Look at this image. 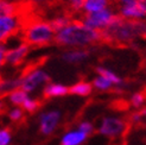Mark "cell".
Instances as JSON below:
<instances>
[{
  "label": "cell",
  "mask_w": 146,
  "mask_h": 145,
  "mask_svg": "<svg viewBox=\"0 0 146 145\" xmlns=\"http://www.w3.org/2000/svg\"><path fill=\"white\" fill-rule=\"evenodd\" d=\"M129 106L134 108V110H140V108L145 107L144 105L146 104V95L143 92H134L131 94V96L128 99Z\"/></svg>",
  "instance_id": "obj_22"
},
{
  "label": "cell",
  "mask_w": 146,
  "mask_h": 145,
  "mask_svg": "<svg viewBox=\"0 0 146 145\" xmlns=\"http://www.w3.org/2000/svg\"><path fill=\"white\" fill-rule=\"evenodd\" d=\"M116 7L121 6H131V5H137L140 4V0H114Z\"/></svg>",
  "instance_id": "obj_30"
},
{
  "label": "cell",
  "mask_w": 146,
  "mask_h": 145,
  "mask_svg": "<svg viewBox=\"0 0 146 145\" xmlns=\"http://www.w3.org/2000/svg\"><path fill=\"white\" fill-rule=\"evenodd\" d=\"M92 84H93L94 90L100 92V93H106V92H109L115 88L112 82H109L107 78H105L101 75L94 76V78L92 80Z\"/></svg>",
  "instance_id": "obj_19"
},
{
  "label": "cell",
  "mask_w": 146,
  "mask_h": 145,
  "mask_svg": "<svg viewBox=\"0 0 146 145\" xmlns=\"http://www.w3.org/2000/svg\"><path fill=\"white\" fill-rule=\"evenodd\" d=\"M128 121L134 125H146V107H143L140 110H134L129 114Z\"/></svg>",
  "instance_id": "obj_23"
},
{
  "label": "cell",
  "mask_w": 146,
  "mask_h": 145,
  "mask_svg": "<svg viewBox=\"0 0 146 145\" xmlns=\"http://www.w3.org/2000/svg\"><path fill=\"white\" fill-rule=\"evenodd\" d=\"M6 107V99H4L3 96H0V113H3V111Z\"/></svg>",
  "instance_id": "obj_32"
},
{
  "label": "cell",
  "mask_w": 146,
  "mask_h": 145,
  "mask_svg": "<svg viewBox=\"0 0 146 145\" xmlns=\"http://www.w3.org/2000/svg\"><path fill=\"white\" fill-rule=\"evenodd\" d=\"M12 139H13V136L9 128L6 127L0 128V145H11Z\"/></svg>",
  "instance_id": "obj_28"
},
{
  "label": "cell",
  "mask_w": 146,
  "mask_h": 145,
  "mask_svg": "<svg viewBox=\"0 0 146 145\" xmlns=\"http://www.w3.org/2000/svg\"><path fill=\"white\" fill-rule=\"evenodd\" d=\"M101 41L100 32L84 25L80 18H74L65 27L56 31L55 43L64 49H88Z\"/></svg>",
  "instance_id": "obj_1"
},
{
  "label": "cell",
  "mask_w": 146,
  "mask_h": 145,
  "mask_svg": "<svg viewBox=\"0 0 146 145\" xmlns=\"http://www.w3.org/2000/svg\"><path fill=\"white\" fill-rule=\"evenodd\" d=\"M140 5L143 6V9H144V11L146 12V0H140Z\"/></svg>",
  "instance_id": "obj_33"
},
{
  "label": "cell",
  "mask_w": 146,
  "mask_h": 145,
  "mask_svg": "<svg viewBox=\"0 0 146 145\" xmlns=\"http://www.w3.org/2000/svg\"><path fill=\"white\" fill-rule=\"evenodd\" d=\"M145 21H132L118 18L101 33L102 41L116 45H131L144 36Z\"/></svg>",
  "instance_id": "obj_2"
},
{
  "label": "cell",
  "mask_w": 146,
  "mask_h": 145,
  "mask_svg": "<svg viewBox=\"0 0 146 145\" xmlns=\"http://www.w3.org/2000/svg\"><path fill=\"white\" fill-rule=\"evenodd\" d=\"M7 44V43H6ZM31 51V47L25 43L24 41H20L16 44L9 45L7 44V55H6V64L12 67L21 66L26 60Z\"/></svg>",
  "instance_id": "obj_9"
},
{
  "label": "cell",
  "mask_w": 146,
  "mask_h": 145,
  "mask_svg": "<svg viewBox=\"0 0 146 145\" xmlns=\"http://www.w3.org/2000/svg\"><path fill=\"white\" fill-rule=\"evenodd\" d=\"M63 119V112L58 108H48L38 114L37 122L39 133L44 137L52 136L60 127Z\"/></svg>",
  "instance_id": "obj_7"
},
{
  "label": "cell",
  "mask_w": 146,
  "mask_h": 145,
  "mask_svg": "<svg viewBox=\"0 0 146 145\" xmlns=\"http://www.w3.org/2000/svg\"><path fill=\"white\" fill-rule=\"evenodd\" d=\"M27 1L35 7H43L51 3V0H27Z\"/></svg>",
  "instance_id": "obj_31"
},
{
  "label": "cell",
  "mask_w": 146,
  "mask_h": 145,
  "mask_svg": "<svg viewBox=\"0 0 146 145\" xmlns=\"http://www.w3.org/2000/svg\"><path fill=\"white\" fill-rule=\"evenodd\" d=\"M29 95H31V94L26 93L21 88H16L7 94L5 99H6V102H9L11 106L21 107V105L24 104V101L27 99Z\"/></svg>",
  "instance_id": "obj_17"
},
{
  "label": "cell",
  "mask_w": 146,
  "mask_h": 145,
  "mask_svg": "<svg viewBox=\"0 0 146 145\" xmlns=\"http://www.w3.org/2000/svg\"><path fill=\"white\" fill-rule=\"evenodd\" d=\"M76 127L80 130V131H82L84 134H87L88 137L92 136L94 132L96 131L95 125H94L90 120H81V121H78V124L76 125Z\"/></svg>",
  "instance_id": "obj_27"
},
{
  "label": "cell",
  "mask_w": 146,
  "mask_h": 145,
  "mask_svg": "<svg viewBox=\"0 0 146 145\" xmlns=\"http://www.w3.org/2000/svg\"><path fill=\"white\" fill-rule=\"evenodd\" d=\"M21 39L31 48H43L55 43L56 30L50 20L43 18H32L25 20L21 30Z\"/></svg>",
  "instance_id": "obj_3"
},
{
  "label": "cell",
  "mask_w": 146,
  "mask_h": 145,
  "mask_svg": "<svg viewBox=\"0 0 146 145\" xmlns=\"http://www.w3.org/2000/svg\"><path fill=\"white\" fill-rule=\"evenodd\" d=\"M96 75H101L105 78H107L109 82L113 83L115 88H119V87L123 84V78L119 74H116L115 71H113L112 69H109L107 67H102V66L96 67Z\"/></svg>",
  "instance_id": "obj_16"
},
{
  "label": "cell",
  "mask_w": 146,
  "mask_h": 145,
  "mask_svg": "<svg viewBox=\"0 0 146 145\" xmlns=\"http://www.w3.org/2000/svg\"><path fill=\"white\" fill-rule=\"evenodd\" d=\"M143 38L146 39V21H145V31H144V36H143Z\"/></svg>",
  "instance_id": "obj_34"
},
{
  "label": "cell",
  "mask_w": 146,
  "mask_h": 145,
  "mask_svg": "<svg viewBox=\"0 0 146 145\" xmlns=\"http://www.w3.org/2000/svg\"><path fill=\"white\" fill-rule=\"evenodd\" d=\"M16 88H19V77L0 80V96L7 95L10 92H12Z\"/></svg>",
  "instance_id": "obj_21"
},
{
  "label": "cell",
  "mask_w": 146,
  "mask_h": 145,
  "mask_svg": "<svg viewBox=\"0 0 146 145\" xmlns=\"http://www.w3.org/2000/svg\"><path fill=\"white\" fill-rule=\"evenodd\" d=\"M21 12L20 6L14 0H0V18Z\"/></svg>",
  "instance_id": "obj_18"
},
{
  "label": "cell",
  "mask_w": 146,
  "mask_h": 145,
  "mask_svg": "<svg viewBox=\"0 0 146 145\" xmlns=\"http://www.w3.org/2000/svg\"><path fill=\"white\" fill-rule=\"evenodd\" d=\"M72 19H74V17H72L70 13H58L50 19V23L54 26L55 30L58 31L67 26Z\"/></svg>",
  "instance_id": "obj_20"
},
{
  "label": "cell",
  "mask_w": 146,
  "mask_h": 145,
  "mask_svg": "<svg viewBox=\"0 0 146 145\" xmlns=\"http://www.w3.org/2000/svg\"><path fill=\"white\" fill-rule=\"evenodd\" d=\"M145 57H146V49H145Z\"/></svg>",
  "instance_id": "obj_35"
},
{
  "label": "cell",
  "mask_w": 146,
  "mask_h": 145,
  "mask_svg": "<svg viewBox=\"0 0 146 145\" xmlns=\"http://www.w3.org/2000/svg\"><path fill=\"white\" fill-rule=\"evenodd\" d=\"M112 1H114V0H112Z\"/></svg>",
  "instance_id": "obj_36"
},
{
  "label": "cell",
  "mask_w": 146,
  "mask_h": 145,
  "mask_svg": "<svg viewBox=\"0 0 146 145\" xmlns=\"http://www.w3.org/2000/svg\"><path fill=\"white\" fill-rule=\"evenodd\" d=\"M39 107H40L39 100L32 95H29L27 99L24 101V104L21 105V108L25 111V113H35L39 110Z\"/></svg>",
  "instance_id": "obj_25"
},
{
  "label": "cell",
  "mask_w": 146,
  "mask_h": 145,
  "mask_svg": "<svg viewBox=\"0 0 146 145\" xmlns=\"http://www.w3.org/2000/svg\"><path fill=\"white\" fill-rule=\"evenodd\" d=\"M25 18L21 12L0 18V43H7L11 38L21 33Z\"/></svg>",
  "instance_id": "obj_8"
},
{
  "label": "cell",
  "mask_w": 146,
  "mask_h": 145,
  "mask_svg": "<svg viewBox=\"0 0 146 145\" xmlns=\"http://www.w3.org/2000/svg\"><path fill=\"white\" fill-rule=\"evenodd\" d=\"M128 130V121L119 115H105L98 125L96 131L107 139H120Z\"/></svg>",
  "instance_id": "obj_5"
},
{
  "label": "cell",
  "mask_w": 146,
  "mask_h": 145,
  "mask_svg": "<svg viewBox=\"0 0 146 145\" xmlns=\"http://www.w3.org/2000/svg\"><path fill=\"white\" fill-rule=\"evenodd\" d=\"M6 55H7V44L0 43V70L6 66Z\"/></svg>",
  "instance_id": "obj_29"
},
{
  "label": "cell",
  "mask_w": 146,
  "mask_h": 145,
  "mask_svg": "<svg viewBox=\"0 0 146 145\" xmlns=\"http://www.w3.org/2000/svg\"><path fill=\"white\" fill-rule=\"evenodd\" d=\"M119 18L118 10L114 6H109L108 9H105L100 12L92 13V14H81V19L83 24L88 27L93 29L100 33H102L105 30L111 26L114 21Z\"/></svg>",
  "instance_id": "obj_6"
},
{
  "label": "cell",
  "mask_w": 146,
  "mask_h": 145,
  "mask_svg": "<svg viewBox=\"0 0 146 145\" xmlns=\"http://www.w3.org/2000/svg\"><path fill=\"white\" fill-rule=\"evenodd\" d=\"M94 88L92 81H86V80H81V81H77L74 84L69 86V94L78 98H88L90 96Z\"/></svg>",
  "instance_id": "obj_14"
},
{
  "label": "cell",
  "mask_w": 146,
  "mask_h": 145,
  "mask_svg": "<svg viewBox=\"0 0 146 145\" xmlns=\"http://www.w3.org/2000/svg\"><path fill=\"white\" fill-rule=\"evenodd\" d=\"M89 137L80 131L77 127L68 128L62 133L60 138V145H83Z\"/></svg>",
  "instance_id": "obj_12"
},
{
  "label": "cell",
  "mask_w": 146,
  "mask_h": 145,
  "mask_svg": "<svg viewBox=\"0 0 146 145\" xmlns=\"http://www.w3.org/2000/svg\"><path fill=\"white\" fill-rule=\"evenodd\" d=\"M112 6V0H84L81 14H92Z\"/></svg>",
  "instance_id": "obj_15"
},
{
  "label": "cell",
  "mask_w": 146,
  "mask_h": 145,
  "mask_svg": "<svg viewBox=\"0 0 146 145\" xmlns=\"http://www.w3.org/2000/svg\"><path fill=\"white\" fill-rule=\"evenodd\" d=\"M7 118L12 122H20L21 120H24L25 118V111L21 107H17V106H12L9 108V111L6 113Z\"/></svg>",
  "instance_id": "obj_24"
},
{
  "label": "cell",
  "mask_w": 146,
  "mask_h": 145,
  "mask_svg": "<svg viewBox=\"0 0 146 145\" xmlns=\"http://www.w3.org/2000/svg\"><path fill=\"white\" fill-rule=\"evenodd\" d=\"M71 13H81L84 0H61Z\"/></svg>",
  "instance_id": "obj_26"
},
{
  "label": "cell",
  "mask_w": 146,
  "mask_h": 145,
  "mask_svg": "<svg viewBox=\"0 0 146 145\" xmlns=\"http://www.w3.org/2000/svg\"><path fill=\"white\" fill-rule=\"evenodd\" d=\"M90 57V51L88 49H64L61 54V60L71 66H78Z\"/></svg>",
  "instance_id": "obj_10"
},
{
  "label": "cell",
  "mask_w": 146,
  "mask_h": 145,
  "mask_svg": "<svg viewBox=\"0 0 146 145\" xmlns=\"http://www.w3.org/2000/svg\"><path fill=\"white\" fill-rule=\"evenodd\" d=\"M50 82L49 72L43 67H31L19 76V88L29 94H35Z\"/></svg>",
  "instance_id": "obj_4"
},
{
  "label": "cell",
  "mask_w": 146,
  "mask_h": 145,
  "mask_svg": "<svg viewBox=\"0 0 146 145\" xmlns=\"http://www.w3.org/2000/svg\"><path fill=\"white\" fill-rule=\"evenodd\" d=\"M119 17L132 21H146V12L140 4L116 7Z\"/></svg>",
  "instance_id": "obj_11"
},
{
  "label": "cell",
  "mask_w": 146,
  "mask_h": 145,
  "mask_svg": "<svg viewBox=\"0 0 146 145\" xmlns=\"http://www.w3.org/2000/svg\"><path fill=\"white\" fill-rule=\"evenodd\" d=\"M43 96L46 99H58L64 98L69 94V86L61 83V82H52L50 81L42 90Z\"/></svg>",
  "instance_id": "obj_13"
}]
</instances>
